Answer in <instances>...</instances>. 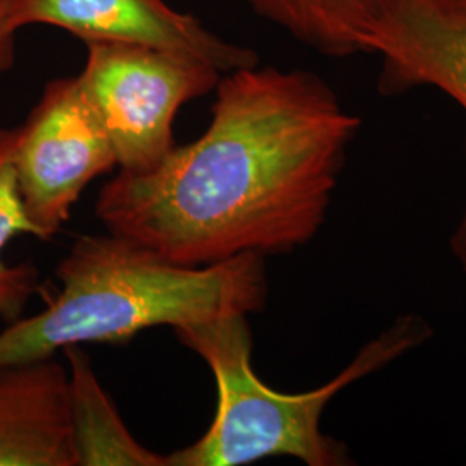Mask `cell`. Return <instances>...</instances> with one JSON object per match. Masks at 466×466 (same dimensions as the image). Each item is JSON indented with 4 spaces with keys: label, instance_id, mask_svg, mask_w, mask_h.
I'll return each instance as SVG.
<instances>
[{
    "label": "cell",
    "instance_id": "obj_8",
    "mask_svg": "<svg viewBox=\"0 0 466 466\" xmlns=\"http://www.w3.org/2000/svg\"><path fill=\"white\" fill-rule=\"evenodd\" d=\"M371 54L383 59L385 86H433L466 113V25L442 15L429 0H394Z\"/></svg>",
    "mask_w": 466,
    "mask_h": 466
},
{
    "label": "cell",
    "instance_id": "obj_2",
    "mask_svg": "<svg viewBox=\"0 0 466 466\" xmlns=\"http://www.w3.org/2000/svg\"><path fill=\"white\" fill-rule=\"evenodd\" d=\"M56 273L61 289L47 308L0 330V370L88 342L125 344L152 327L249 317L268 299L261 256L184 267L113 232L75 240Z\"/></svg>",
    "mask_w": 466,
    "mask_h": 466
},
{
    "label": "cell",
    "instance_id": "obj_3",
    "mask_svg": "<svg viewBox=\"0 0 466 466\" xmlns=\"http://www.w3.org/2000/svg\"><path fill=\"white\" fill-rule=\"evenodd\" d=\"M173 330L213 371L218 408L199 441L167 454V466H240L279 456L308 466L352 465L348 448L321 431L327 406L346 387L394 363L432 335L423 318L400 317L367 342L330 382L289 394L268 387L254 371L248 315Z\"/></svg>",
    "mask_w": 466,
    "mask_h": 466
},
{
    "label": "cell",
    "instance_id": "obj_1",
    "mask_svg": "<svg viewBox=\"0 0 466 466\" xmlns=\"http://www.w3.org/2000/svg\"><path fill=\"white\" fill-rule=\"evenodd\" d=\"M215 92L206 132L146 173L117 171L96 215L184 267L304 248L327 221L361 119L306 69L258 63Z\"/></svg>",
    "mask_w": 466,
    "mask_h": 466
},
{
    "label": "cell",
    "instance_id": "obj_5",
    "mask_svg": "<svg viewBox=\"0 0 466 466\" xmlns=\"http://www.w3.org/2000/svg\"><path fill=\"white\" fill-rule=\"evenodd\" d=\"M15 163L21 198L42 240L65 227L86 185L117 167L109 135L78 75L46 85L16 128Z\"/></svg>",
    "mask_w": 466,
    "mask_h": 466
},
{
    "label": "cell",
    "instance_id": "obj_13",
    "mask_svg": "<svg viewBox=\"0 0 466 466\" xmlns=\"http://www.w3.org/2000/svg\"><path fill=\"white\" fill-rule=\"evenodd\" d=\"M451 250H452L454 258L458 259L466 277V208L456 230L451 235Z\"/></svg>",
    "mask_w": 466,
    "mask_h": 466
},
{
    "label": "cell",
    "instance_id": "obj_12",
    "mask_svg": "<svg viewBox=\"0 0 466 466\" xmlns=\"http://www.w3.org/2000/svg\"><path fill=\"white\" fill-rule=\"evenodd\" d=\"M11 0H0V76L15 66L16 32L9 26Z\"/></svg>",
    "mask_w": 466,
    "mask_h": 466
},
{
    "label": "cell",
    "instance_id": "obj_10",
    "mask_svg": "<svg viewBox=\"0 0 466 466\" xmlns=\"http://www.w3.org/2000/svg\"><path fill=\"white\" fill-rule=\"evenodd\" d=\"M256 15L330 57L371 54L394 0H246Z\"/></svg>",
    "mask_w": 466,
    "mask_h": 466
},
{
    "label": "cell",
    "instance_id": "obj_6",
    "mask_svg": "<svg viewBox=\"0 0 466 466\" xmlns=\"http://www.w3.org/2000/svg\"><path fill=\"white\" fill-rule=\"evenodd\" d=\"M47 25L88 42L171 50L211 63L223 75L259 63L254 50L211 32L165 0H11L9 26Z\"/></svg>",
    "mask_w": 466,
    "mask_h": 466
},
{
    "label": "cell",
    "instance_id": "obj_7",
    "mask_svg": "<svg viewBox=\"0 0 466 466\" xmlns=\"http://www.w3.org/2000/svg\"><path fill=\"white\" fill-rule=\"evenodd\" d=\"M0 466H78L69 371L56 356L0 370Z\"/></svg>",
    "mask_w": 466,
    "mask_h": 466
},
{
    "label": "cell",
    "instance_id": "obj_14",
    "mask_svg": "<svg viewBox=\"0 0 466 466\" xmlns=\"http://www.w3.org/2000/svg\"><path fill=\"white\" fill-rule=\"evenodd\" d=\"M442 15L466 25V0H429Z\"/></svg>",
    "mask_w": 466,
    "mask_h": 466
},
{
    "label": "cell",
    "instance_id": "obj_11",
    "mask_svg": "<svg viewBox=\"0 0 466 466\" xmlns=\"http://www.w3.org/2000/svg\"><path fill=\"white\" fill-rule=\"evenodd\" d=\"M16 128L0 127V319L11 323L21 318L38 290V271L32 265H13L4 259L5 248L19 235L42 240L28 217L17 184Z\"/></svg>",
    "mask_w": 466,
    "mask_h": 466
},
{
    "label": "cell",
    "instance_id": "obj_4",
    "mask_svg": "<svg viewBox=\"0 0 466 466\" xmlns=\"http://www.w3.org/2000/svg\"><path fill=\"white\" fill-rule=\"evenodd\" d=\"M85 94L109 135L117 171L146 173L175 147V119L190 100L215 92L223 73L171 50L88 42Z\"/></svg>",
    "mask_w": 466,
    "mask_h": 466
},
{
    "label": "cell",
    "instance_id": "obj_9",
    "mask_svg": "<svg viewBox=\"0 0 466 466\" xmlns=\"http://www.w3.org/2000/svg\"><path fill=\"white\" fill-rule=\"evenodd\" d=\"M69 361V410L78 466H167V456L135 441L116 404L102 389L80 346L65 350Z\"/></svg>",
    "mask_w": 466,
    "mask_h": 466
}]
</instances>
